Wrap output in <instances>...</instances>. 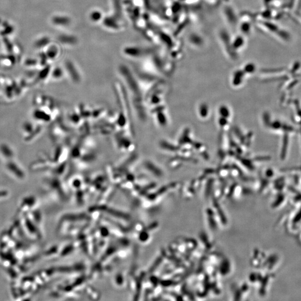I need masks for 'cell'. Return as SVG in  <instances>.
<instances>
[{
    "instance_id": "cell-1",
    "label": "cell",
    "mask_w": 301,
    "mask_h": 301,
    "mask_svg": "<svg viewBox=\"0 0 301 301\" xmlns=\"http://www.w3.org/2000/svg\"><path fill=\"white\" fill-rule=\"evenodd\" d=\"M15 155L13 149L8 144L5 143L0 144V157L2 159L6 160V162L13 160Z\"/></svg>"
}]
</instances>
